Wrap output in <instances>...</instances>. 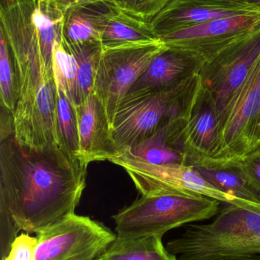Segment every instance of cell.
Listing matches in <instances>:
<instances>
[{
	"label": "cell",
	"instance_id": "obj_9",
	"mask_svg": "<svg viewBox=\"0 0 260 260\" xmlns=\"http://www.w3.org/2000/svg\"><path fill=\"white\" fill-rule=\"evenodd\" d=\"M259 55L260 29L203 65L199 73L201 85L213 98L222 123Z\"/></svg>",
	"mask_w": 260,
	"mask_h": 260
},
{
	"label": "cell",
	"instance_id": "obj_21",
	"mask_svg": "<svg viewBox=\"0 0 260 260\" xmlns=\"http://www.w3.org/2000/svg\"><path fill=\"white\" fill-rule=\"evenodd\" d=\"M67 44L77 61V76L73 91V103L74 105H79L94 90L102 47L100 43H88L80 45Z\"/></svg>",
	"mask_w": 260,
	"mask_h": 260
},
{
	"label": "cell",
	"instance_id": "obj_10",
	"mask_svg": "<svg viewBox=\"0 0 260 260\" xmlns=\"http://www.w3.org/2000/svg\"><path fill=\"white\" fill-rule=\"evenodd\" d=\"M179 147L186 165L229 157L223 136V123L210 93L200 85L180 135Z\"/></svg>",
	"mask_w": 260,
	"mask_h": 260
},
{
	"label": "cell",
	"instance_id": "obj_30",
	"mask_svg": "<svg viewBox=\"0 0 260 260\" xmlns=\"http://www.w3.org/2000/svg\"><path fill=\"white\" fill-rule=\"evenodd\" d=\"M244 12L260 13V0H222Z\"/></svg>",
	"mask_w": 260,
	"mask_h": 260
},
{
	"label": "cell",
	"instance_id": "obj_28",
	"mask_svg": "<svg viewBox=\"0 0 260 260\" xmlns=\"http://www.w3.org/2000/svg\"><path fill=\"white\" fill-rule=\"evenodd\" d=\"M37 238L21 234L15 238L7 256L3 260H36Z\"/></svg>",
	"mask_w": 260,
	"mask_h": 260
},
{
	"label": "cell",
	"instance_id": "obj_8",
	"mask_svg": "<svg viewBox=\"0 0 260 260\" xmlns=\"http://www.w3.org/2000/svg\"><path fill=\"white\" fill-rule=\"evenodd\" d=\"M32 1L0 6V31L4 34L12 52L19 82V99L34 92L46 79L53 76V71L47 70L43 58L32 19Z\"/></svg>",
	"mask_w": 260,
	"mask_h": 260
},
{
	"label": "cell",
	"instance_id": "obj_27",
	"mask_svg": "<svg viewBox=\"0 0 260 260\" xmlns=\"http://www.w3.org/2000/svg\"><path fill=\"white\" fill-rule=\"evenodd\" d=\"M238 159L249 183L260 195V145Z\"/></svg>",
	"mask_w": 260,
	"mask_h": 260
},
{
	"label": "cell",
	"instance_id": "obj_5",
	"mask_svg": "<svg viewBox=\"0 0 260 260\" xmlns=\"http://www.w3.org/2000/svg\"><path fill=\"white\" fill-rule=\"evenodd\" d=\"M125 170L142 196L183 194L203 196L232 205H248L228 195L206 181L192 166L184 164L154 165L133 154L122 151L110 160Z\"/></svg>",
	"mask_w": 260,
	"mask_h": 260
},
{
	"label": "cell",
	"instance_id": "obj_4",
	"mask_svg": "<svg viewBox=\"0 0 260 260\" xmlns=\"http://www.w3.org/2000/svg\"><path fill=\"white\" fill-rule=\"evenodd\" d=\"M221 202L203 196H142L113 218L117 237H163L174 228L217 215Z\"/></svg>",
	"mask_w": 260,
	"mask_h": 260
},
{
	"label": "cell",
	"instance_id": "obj_29",
	"mask_svg": "<svg viewBox=\"0 0 260 260\" xmlns=\"http://www.w3.org/2000/svg\"><path fill=\"white\" fill-rule=\"evenodd\" d=\"M15 133L13 112L1 105L0 116V141L4 140Z\"/></svg>",
	"mask_w": 260,
	"mask_h": 260
},
{
	"label": "cell",
	"instance_id": "obj_6",
	"mask_svg": "<svg viewBox=\"0 0 260 260\" xmlns=\"http://www.w3.org/2000/svg\"><path fill=\"white\" fill-rule=\"evenodd\" d=\"M165 48L161 40L102 48L93 91L102 101L111 126L119 105L131 87Z\"/></svg>",
	"mask_w": 260,
	"mask_h": 260
},
{
	"label": "cell",
	"instance_id": "obj_24",
	"mask_svg": "<svg viewBox=\"0 0 260 260\" xmlns=\"http://www.w3.org/2000/svg\"><path fill=\"white\" fill-rule=\"evenodd\" d=\"M0 94L1 105L14 112L20 97L19 82L10 47L0 31Z\"/></svg>",
	"mask_w": 260,
	"mask_h": 260
},
{
	"label": "cell",
	"instance_id": "obj_11",
	"mask_svg": "<svg viewBox=\"0 0 260 260\" xmlns=\"http://www.w3.org/2000/svg\"><path fill=\"white\" fill-rule=\"evenodd\" d=\"M13 117L14 136L22 146L41 148L62 145L57 124V90L53 76L46 79L34 92L20 98Z\"/></svg>",
	"mask_w": 260,
	"mask_h": 260
},
{
	"label": "cell",
	"instance_id": "obj_22",
	"mask_svg": "<svg viewBox=\"0 0 260 260\" xmlns=\"http://www.w3.org/2000/svg\"><path fill=\"white\" fill-rule=\"evenodd\" d=\"M126 150L131 151L137 157L154 165H186L184 154L176 149L168 142L165 126L159 129L151 137Z\"/></svg>",
	"mask_w": 260,
	"mask_h": 260
},
{
	"label": "cell",
	"instance_id": "obj_32",
	"mask_svg": "<svg viewBox=\"0 0 260 260\" xmlns=\"http://www.w3.org/2000/svg\"><path fill=\"white\" fill-rule=\"evenodd\" d=\"M32 0H1L0 6L6 7V6H13L15 4H21V3H30Z\"/></svg>",
	"mask_w": 260,
	"mask_h": 260
},
{
	"label": "cell",
	"instance_id": "obj_12",
	"mask_svg": "<svg viewBox=\"0 0 260 260\" xmlns=\"http://www.w3.org/2000/svg\"><path fill=\"white\" fill-rule=\"evenodd\" d=\"M260 29V13L218 18L162 38L165 45L195 53L205 62L227 47Z\"/></svg>",
	"mask_w": 260,
	"mask_h": 260
},
{
	"label": "cell",
	"instance_id": "obj_3",
	"mask_svg": "<svg viewBox=\"0 0 260 260\" xmlns=\"http://www.w3.org/2000/svg\"><path fill=\"white\" fill-rule=\"evenodd\" d=\"M200 85L198 73L168 89L125 97L111 126L121 153L151 137L166 125L186 118Z\"/></svg>",
	"mask_w": 260,
	"mask_h": 260
},
{
	"label": "cell",
	"instance_id": "obj_13",
	"mask_svg": "<svg viewBox=\"0 0 260 260\" xmlns=\"http://www.w3.org/2000/svg\"><path fill=\"white\" fill-rule=\"evenodd\" d=\"M223 136L230 158L260 145V55L226 113Z\"/></svg>",
	"mask_w": 260,
	"mask_h": 260
},
{
	"label": "cell",
	"instance_id": "obj_26",
	"mask_svg": "<svg viewBox=\"0 0 260 260\" xmlns=\"http://www.w3.org/2000/svg\"><path fill=\"white\" fill-rule=\"evenodd\" d=\"M171 1L172 0H122L119 6L131 15L147 22H151Z\"/></svg>",
	"mask_w": 260,
	"mask_h": 260
},
{
	"label": "cell",
	"instance_id": "obj_33",
	"mask_svg": "<svg viewBox=\"0 0 260 260\" xmlns=\"http://www.w3.org/2000/svg\"><path fill=\"white\" fill-rule=\"evenodd\" d=\"M254 260H260V257L259 258H257V259H254Z\"/></svg>",
	"mask_w": 260,
	"mask_h": 260
},
{
	"label": "cell",
	"instance_id": "obj_1",
	"mask_svg": "<svg viewBox=\"0 0 260 260\" xmlns=\"http://www.w3.org/2000/svg\"><path fill=\"white\" fill-rule=\"evenodd\" d=\"M86 168L62 145L27 148L14 135L0 141L2 259L19 230L37 234L75 214Z\"/></svg>",
	"mask_w": 260,
	"mask_h": 260
},
{
	"label": "cell",
	"instance_id": "obj_16",
	"mask_svg": "<svg viewBox=\"0 0 260 260\" xmlns=\"http://www.w3.org/2000/svg\"><path fill=\"white\" fill-rule=\"evenodd\" d=\"M249 13L221 0H172L150 23L161 39L170 34L218 18Z\"/></svg>",
	"mask_w": 260,
	"mask_h": 260
},
{
	"label": "cell",
	"instance_id": "obj_25",
	"mask_svg": "<svg viewBox=\"0 0 260 260\" xmlns=\"http://www.w3.org/2000/svg\"><path fill=\"white\" fill-rule=\"evenodd\" d=\"M56 90L57 124L61 145L73 157L78 159L79 134L76 107L64 92Z\"/></svg>",
	"mask_w": 260,
	"mask_h": 260
},
{
	"label": "cell",
	"instance_id": "obj_15",
	"mask_svg": "<svg viewBox=\"0 0 260 260\" xmlns=\"http://www.w3.org/2000/svg\"><path fill=\"white\" fill-rule=\"evenodd\" d=\"M205 61L195 53L166 46L131 87L127 96L157 92L177 86L201 72Z\"/></svg>",
	"mask_w": 260,
	"mask_h": 260
},
{
	"label": "cell",
	"instance_id": "obj_20",
	"mask_svg": "<svg viewBox=\"0 0 260 260\" xmlns=\"http://www.w3.org/2000/svg\"><path fill=\"white\" fill-rule=\"evenodd\" d=\"M96 260H178L163 247L162 237H117Z\"/></svg>",
	"mask_w": 260,
	"mask_h": 260
},
{
	"label": "cell",
	"instance_id": "obj_18",
	"mask_svg": "<svg viewBox=\"0 0 260 260\" xmlns=\"http://www.w3.org/2000/svg\"><path fill=\"white\" fill-rule=\"evenodd\" d=\"M190 166L216 189L244 201L260 203V195L249 183L239 159L200 160Z\"/></svg>",
	"mask_w": 260,
	"mask_h": 260
},
{
	"label": "cell",
	"instance_id": "obj_7",
	"mask_svg": "<svg viewBox=\"0 0 260 260\" xmlns=\"http://www.w3.org/2000/svg\"><path fill=\"white\" fill-rule=\"evenodd\" d=\"M116 238L102 223L73 214L37 233L36 260H96Z\"/></svg>",
	"mask_w": 260,
	"mask_h": 260
},
{
	"label": "cell",
	"instance_id": "obj_2",
	"mask_svg": "<svg viewBox=\"0 0 260 260\" xmlns=\"http://www.w3.org/2000/svg\"><path fill=\"white\" fill-rule=\"evenodd\" d=\"M223 208L212 222L192 224L166 249L178 260H254L260 257V203Z\"/></svg>",
	"mask_w": 260,
	"mask_h": 260
},
{
	"label": "cell",
	"instance_id": "obj_17",
	"mask_svg": "<svg viewBox=\"0 0 260 260\" xmlns=\"http://www.w3.org/2000/svg\"><path fill=\"white\" fill-rule=\"evenodd\" d=\"M118 5L90 0L73 5L64 12L62 38L69 45L100 43L107 20Z\"/></svg>",
	"mask_w": 260,
	"mask_h": 260
},
{
	"label": "cell",
	"instance_id": "obj_31",
	"mask_svg": "<svg viewBox=\"0 0 260 260\" xmlns=\"http://www.w3.org/2000/svg\"><path fill=\"white\" fill-rule=\"evenodd\" d=\"M59 6H61V9L64 10V12H65V11L68 9L70 6H73V5L77 4V3H82V2L85 1H90V0H56ZM105 1L111 2V3H115L118 6L121 4L122 0H105Z\"/></svg>",
	"mask_w": 260,
	"mask_h": 260
},
{
	"label": "cell",
	"instance_id": "obj_14",
	"mask_svg": "<svg viewBox=\"0 0 260 260\" xmlns=\"http://www.w3.org/2000/svg\"><path fill=\"white\" fill-rule=\"evenodd\" d=\"M76 107L79 134L78 159L84 166L96 160H111L121 154L113 138L105 107L93 91Z\"/></svg>",
	"mask_w": 260,
	"mask_h": 260
},
{
	"label": "cell",
	"instance_id": "obj_19",
	"mask_svg": "<svg viewBox=\"0 0 260 260\" xmlns=\"http://www.w3.org/2000/svg\"><path fill=\"white\" fill-rule=\"evenodd\" d=\"M149 22L140 19L119 6L107 20L101 36L102 48H114L160 41Z\"/></svg>",
	"mask_w": 260,
	"mask_h": 260
},
{
	"label": "cell",
	"instance_id": "obj_23",
	"mask_svg": "<svg viewBox=\"0 0 260 260\" xmlns=\"http://www.w3.org/2000/svg\"><path fill=\"white\" fill-rule=\"evenodd\" d=\"M52 70L56 89L64 92L73 102L77 76V61L63 38L56 40L53 46Z\"/></svg>",
	"mask_w": 260,
	"mask_h": 260
}]
</instances>
